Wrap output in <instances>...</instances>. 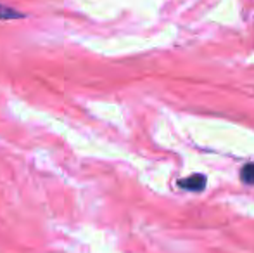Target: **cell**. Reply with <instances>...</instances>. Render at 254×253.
Masks as SVG:
<instances>
[{"label": "cell", "mask_w": 254, "mask_h": 253, "mask_svg": "<svg viewBox=\"0 0 254 253\" xmlns=\"http://www.w3.org/2000/svg\"><path fill=\"white\" fill-rule=\"evenodd\" d=\"M178 186H180L182 189L199 192L206 187V177L201 175V173H195V175H190V177H187V179L178 180Z\"/></svg>", "instance_id": "cell-1"}, {"label": "cell", "mask_w": 254, "mask_h": 253, "mask_svg": "<svg viewBox=\"0 0 254 253\" xmlns=\"http://www.w3.org/2000/svg\"><path fill=\"white\" fill-rule=\"evenodd\" d=\"M23 16H24V14H21L19 10L10 9V7H7V5H0V19H2V21L19 19V17H23Z\"/></svg>", "instance_id": "cell-2"}, {"label": "cell", "mask_w": 254, "mask_h": 253, "mask_svg": "<svg viewBox=\"0 0 254 253\" xmlns=\"http://www.w3.org/2000/svg\"><path fill=\"white\" fill-rule=\"evenodd\" d=\"M241 179L248 184H254V163H249L241 170Z\"/></svg>", "instance_id": "cell-3"}]
</instances>
